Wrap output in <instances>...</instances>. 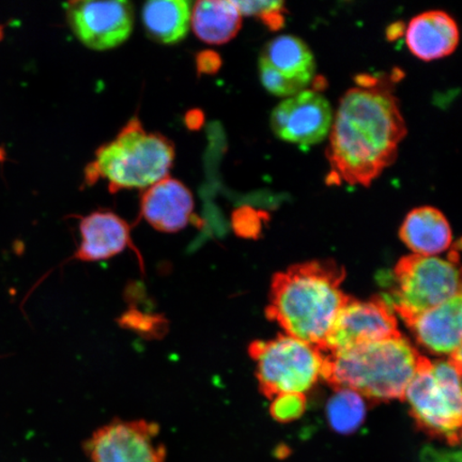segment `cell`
Returning a JSON list of instances; mask_svg holds the SVG:
<instances>
[{"instance_id": "cell-9", "label": "cell", "mask_w": 462, "mask_h": 462, "mask_svg": "<svg viewBox=\"0 0 462 462\" xmlns=\"http://www.w3.org/2000/svg\"><path fill=\"white\" fill-rule=\"evenodd\" d=\"M394 310L384 298L350 300L335 319L323 344V354L401 337Z\"/></svg>"}, {"instance_id": "cell-23", "label": "cell", "mask_w": 462, "mask_h": 462, "mask_svg": "<svg viewBox=\"0 0 462 462\" xmlns=\"http://www.w3.org/2000/svg\"><path fill=\"white\" fill-rule=\"evenodd\" d=\"M234 227L242 236H255L259 231L257 213L250 208H242L234 215Z\"/></svg>"}, {"instance_id": "cell-10", "label": "cell", "mask_w": 462, "mask_h": 462, "mask_svg": "<svg viewBox=\"0 0 462 462\" xmlns=\"http://www.w3.org/2000/svg\"><path fill=\"white\" fill-rule=\"evenodd\" d=\"M315 71V58L308 44L291 34L271 40L259 57L260 80L264 88L285 99L305 90Z\"/></svg>"}, {"instance_id": "cell-12", "label": "cell", "mask_w": 462, "mask_h": 462, "mask_svg": "<svg viewBox=\"0 0 462 462\" xmlns=\"http://www.w3.org/2000/svg\"><path fill=\"white\" fill-rule=\"evenodd\" d=\"M333 112L330 103L317 90L305 89L286 97L271 114L274 134L287 143L309 147L330 133Z\"/></svg>"}, {"instance_id": "cell-11", "label": "cell", "mask_w": 462, "mask_h": 462, "mask_svg": "<svg viewBox=\"0 0 462 462\" xmlns=\"http://www.w3.org/2000/svg\"><path fill=\"white\" fill-rule=\"evenodd\" d=\"M69 24L87 48L106 51L123 44L134 25V9L130 2H71L66 5Z\"/></svg>"}, {"instance_id": "cell-20", "label": "cell", "mask_w": 462, "mask_h": 462, "mask_svg": "<svg viewBox=\"0 0 462 462\" xmlns=\"http://www.w3.org/2000/svg\"><path fill=\"white\" fill-rule=\"evenodd\" d=\"M366 417L364 397L352 390H335L327 404V418L331 429L342 435H350L363 424Z\"/></svg>"}, {"instance_id": "cell-16", "label": "cell", "mask_w": 462, "mask_h": 462, "mask_svg": "<svg viewBox=\"0 0 462 462\" xmlns=\"http://www.w3.org/2000/svg\"><path fill=\"white\" fill-rule=\"evenodd\" d=\"M461 294L406 323L418 343L436 355L461 349Z\"/></svg>"}, {"instance_id": "cell-25", "label": "cell", "mask_w": 462, "mask_h": 462, "mask_svg": "<svg viewBox=\"0 0 462 462\" xmlns=\"http://www.w3.org/2000/svg\"><path fill=\"white\" fill-rule=\"evenodd\" d=\"M186 121L189 128L198 129L204 123V116L199 111H193L188 113Z\"/></svg>"}, {"instance_id": "cell-18", "label": "cell", "mask_w": 462, "mask_h": 462, "mask_svg": "<svg viewBox=\"0 0 462 462\" xmlns=\"http://www.w3.org/2000/svg\"><path fill=\"white\" fill-rule=\"evenodd\" d=\"M190 24L201 42L224 44L239 32L242 15L234 2L201 0L194 5L190 13Z\"/></svg>"}, {"instance_id": "cell-8", "label": "cell", "mask_w": 462, "mask_h": 462, "mask_svg": "<svg viewBox=\"0 0 462 462\" xmlns=\"http://www.w3.org/2000/svg\"><path fill=\"white\" fill-rule=\"evenodd\" d=\"M89 462H166L160 426L147 420L117 419L99 427L84 443Z\"/></svg>"}, {"instance_id": "cell-5", "label": "cell", "mask_w": 462, "mask_h": 462, "mask_svg": "<svg viewBox=\"0 0 462 462\" xmlns=\"http://www.w3.org/2000/svg\"><path fill=\"white\" fill-rule=\"evenodd\" d=\"M460 377L452 361L423 356L404 394L419 429L449 446H458L461 438Z\"/></svg>"}, {"instance_id": "cell-15", "label": "cell", "mask_w": 462, "mask_h": 462, "mask_svg": "<svg viewBox=\"0 0 462 462\" xmlns=\"http://www.w3.org/2000/svg\"><path fill=\"white\" fill-rule=\"evenodd\" d=\"M408 49L419 60L432 61L453 54L459 43L457 23L444 11L415 16L406 29Z\"/></svg>"}, {"instance_id": "cell-24", "label": "cell", "mask_w": 462, "mask_h": 462, "mask_svg": "<svg viewBox=\"0 0 462 462\" xmlns=\"http://www.w3.org/2000/svg\"><path fill=\"white\" fill-rule=\"evenodd\" d=\"M199 69L200 72L215 73L221 67V58L213 51H206L199 56Z\"/></svg>"}, {"instance_id": "cell-2", "label": "cell", "mask_w": 462, "mask_h": 462, "mask_svg": "<svg viewBox=\"0 0 462 462\" xmlns=\"http://www.w3.org/2000/svg\"><path fill=\"white\" fill-rule=\"evenodd\" d=\"M345 276L344 267L332 259L292 265L274 275L265 315L288 337L321 350L339 311L351 300L340 288Z\"/></svg>"}, {"instance_id": "cell-7", "label": "cell", "mask_w": 462, "mask_h": 462, "mask_svg": "<svg viewBox=\"0 0 462 462\" xmlns=\"http://www.w3.org/2000/svg\"><path fill=\"white\" fill-rule=\"evenodd\" d=\"M458 264L433 256L402 257L394 269V287L388 298L404 323L461 294Z\"/></svg>"}, {"instance_id": "cell-3", "label": "cell", "mask_w": 462, "mask_h": 462, "mask_svg": "<svg viewBox=\"0 0 462 462\" xmlns=\"http://www.w3.org/2000/svg\"><path fill=\"white\" fill-rule=\"evenodd\" d=\"M325 355L321 378L373 402L404 400L421 357L402 335Z\"/></svg>"}, {"instance_id": "cell-26", "label": "cell", "mask_w": 462, "mask_h": 462, "mask_svg": "<svg viewBox=\"0 0 462 462\" xmlns=\"http://www.w3.org/2000/svg\"><path fill=\"white\" fill-rule=\"evenodd\" d=\"M402 26H403V24H402V23H398V24L392 25V27L390 28V31L392 29V32H388L389 39L390 40H395L398 37H401L402 32H397V29H400Z\"/></svg>"}, {"instance_id": "cell-13", "label": "cell", "mask_w": 462, "mask_h": 462, "mask_svg": "<svg viewBox=\"0 0 462 462\" xmlns=\"http://www.w3.org/2000/svg\"><path fill=\"white\" fill-rule=\"evenodd\" d=\"M80 242L71 260L80 263H99L133 250L138 256L141 269L143 262L141 253L133 245L131 226L123 217L112 211H96L80 219Z\"/></svg>"}, {"instance_id": "cell-6", "label": "cell", "mask_w": 462, "mask_h": 462, "mask_svg": "<svg viewBox=\"0 0 462 462\" xmlns=\"http://www.w3.org/2000/svg\"><path fill=\"white\" fill-rule=\"evenodd\" d=\"M256 362L259 390L265 397L304 394L321 378L325 355L315 346L288 335L257 340L248 346Z\"/></svg>"}, {"instance_id": "cell-4", "label": "cell", "mask_w": 462, "mask_h": 462, "mask_svg": "<svg viewBox=\"0 0 462 462\" xmlns=\"http://www.w3.org/2000/svg\"><path fill=\"white\" fill-rule=\"evenodd\" d=\"M175 148L166 137L144 131L140 119L132 118L118 135L100 149L86 169V182L100 179L112 193L120 189H148L169 176Z\"/></svg>"}, {"instance_id": "cell-14", "label": "cell", "mask_w": 462, "mask_h": 462, "mask_svg": "<svg viewBox=\"0 0 462 462\" xmlns=\"http://www.w3.org/2000/svg\"><path fill=\"white\" fill-rule=\"evenodd\" d=\"M194 206L190 190L177 179L167 176L144 190L141 217L161 233H178L188 226Z\"/></svg>"}, {"instance_id": "cell-19", "label": "cell", "mask_w": 462, "mask_h": 462, "mask_svg": "<svg viewBox=\"0 0 462 462\" xmlns=\"http://www.w3.org/2000/svg\"><path fill=\"white\" fill-rule=\"evenodd\" d=\"M192 4L187 0H152L143 5L142 19L148 36L163 44L186 38Z\"/></svg>"}, {"instance_id": "cell-21", "label": "cell", "mask_w": 462, "mask_h": 462, "mask_svg": "<svg viewBox=\"0 0 462 462\" xmlns=\"http://www.w3.org/2000/svg\"><path fill=\"white\" fill-rule=\"evenodd\" d=\"M241 15L257 16L271 31H279L285 22V4L282 2H234Z\"/></svg>"}, {"instance_id": "cell-17", "label": "cell", "mask_w": 462, "mask_h": 462, "mask_svg": "<svg viewBox=\"0 0 462 462\" xmlns=\"http://www.w3.org/2000/svg\"><path fill=\"white\" fill-rule=\"evenodd\" d=\"M401 239L415 255L433 256L447 251L453 236L448 221L440 210L432 207L413 209L404 218Z\"/></svg>"}, {"instance_id": "cell-1", "label": "cell", "mask_w": 462, "mask_h": 462, "mask_svg": "<svg viewBox=\"0 0 462 462\" xmlns=\"http://www.w3.org/2000/svg\"><path fill=\"white\" fill-rule=\"evenodd\" d=\"M327 158L338 180L368 188L394 163L407 135L400 103L385 87L346 92L333 118Z\"/></svg>"}, {"instance_id": "cell-22", "label": "cell", "mask_w": 462, "mask_h": 462, "mask_svg": "<svg viewBox=\"0 0 462 462\" xmlns=\"http://www.w3.org/2000/svg\"><path fill=\"white\" fill-rule=\"evenodd\" d=\"M306 398L304 394H285L276 396L271 404V414L274 420L288 423L298 420L305 411Z\"/></svg>"}]
</instances>
